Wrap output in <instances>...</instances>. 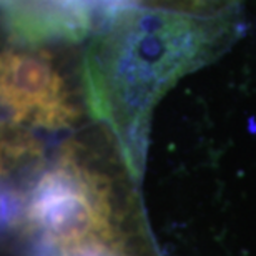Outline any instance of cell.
Masks as SVG:
<instances>
[{
    "instance_id": "1",
    "label": "cell",
    "mask_w": 256,
    "mask_h": 256,
    "mask_svg": "<svg viewBox=\"0 0 256 256\" xmlns=\"http://www.w3.org/2000/svg\"><path fill=\"white\" fill-rule=\"evenodd\" d=\"M233 24L153 7H126L105 17L86 48L85 80L94 105L140 114L173 82L218 55Z\"/></svg>"
},
{
    "instance_id": "2",
    "label": "cell",
    "mask_w": 256,
    "mask_h": 256,
    "mask_svg": "<svg viewBox=\"0 0 256 256\" xmlns=\"http://www.w3.org/2000/svg\"><path fill=\"white\" fill-rule=\"evenodd\" d=\"M2 105L10 124L62 130L78 120L64 76L42 50H7L0 65Z\"/></svg>"
},
{
    "instance_id": "3",
    "label": "cell",
    "mask_w": 256,
    "mask_h": 256,
    "mask_svg": "<svg viewBox=\"0 0 256 256\" xmlns=\"http://www.w3.org/2000/svg\"><path fill=\"white\" fill-rule=\"evenodd\" d=\"M8 37L24 48L78 42L94 24L88 0H2Z\"/></svg>"
},
{
    "instance_id": "4",
    "label": "cell",
    "mask_w": 256,
    "mask_h": 256,
    "mask_svg": "<svg viewBox=\"0 0 256 256\" xmlns=\"http://www.w3.org/2000/svg\"><path fill=\"white\" fill-rule=\"evenodd\" d=\"M240 0H135L138 7H153L173 12L196 15V17H218L230 12Z\"/></svg>"
}]
</instances>
